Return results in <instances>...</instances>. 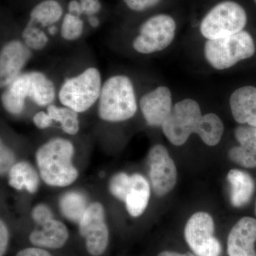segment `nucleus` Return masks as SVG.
Segmentation results:
<instances>
[{
	"label": "nucleus",
	"mask_w": 256,
	"mask_h": 256,
	"mask_svg": "<svg viewBox=\"0 0 256 256\" xmlns=\"http://www.w3.org/2000/svg\"><path fill=\"white\" fill-rule=\"evenodd\" d=\"M73 144L64 138H54L36 152V159L42 180L50 186H66L78 178L72 164Z\"/></svg>",
	"instance_id": "obj_1"
},
{
	"label": "nucleus",
	"mask_w": 256,
	"mask_h": 256,
	"mask_svg": "<svg viewBox=\"0 0 256 256\" xmlns=\"http://www.w3.org/2000/svg\"><path fill=\"white\" fill-rule=\"evenodd\" d=\"M137 110L136 92L129 77L117 74L104 82L98 101V114L101 120L110 122H124L132 118Z\"/></svg>",
	"instance_id": "obj_2"
},
{
	"label": "nucleus",
	"mask_w": 256,
	"mask_h": 256,
	"mask_svg": "<svg viewBox=\"0 0 256 256\" xmlns=\"http://www.w3.org/2000/svg\"><path fill=\"white\" fill-rule=\"evenodd\" d=\"M102 84L100 70L96 67H88L77 75L66 78L57 96L62 105L82 114L98 101Z\"/></svg>",
	"instance_id": "obj_3"
},
{
	"label": "nucleus",
	"mask_w": 256,
	"mask_h": 256,
	"mask_svg": "<svg viewBox=\"0 0 256 256\" xmlns=\"http://www.w3.org/2000/svg\"><path fill=\"white\" fill-rule=\"evenodd\" d=\"M255 52L252 35L244 30L224 38L208 40L204 46L207 62L217 70L230 68L240 60L250 58Z\"/></svg>",
	"instance_id": "obj_4"
},
{
	"label": "nucleus",
	"mask_w": 256,
	"mask_h": 256,
	"mask_svg": "<svg viewBox=\"0 0 256 256\" xmlns=\"http://www.w3.org/2000/svg\"><path fill=\"white\" fill-rule=\"evenodd\" d=\"M246 22V12L238 3L224 1L207 13L202 21L200 31L207 40H216L242 31Z\"/></svg>",
	"instance_id": "obj_5"
},
{
	"label": "nucleus",
	"mask_w": 256,
	"mask_h": 256,
	"mask_svg": "<svg viewBox=\"0 0 256 256\" xmlns=\"http://www.w3.org/2000/svg\"><path fill=\"white\" fill-rule=\"evenodd\" d=\"M202 121L203 116L198 102L192 99H184L175 104L162 128L172 144L181 146L192 134L200 133Z\"/></svg>",
	"instance_id": "obj_6"
},
{
	"label": "nucleus",
	"mask_w": 256,
	"mask_h": 256,
	"mask_svg": "<svg viewBox=\"0 0 256 256\" xmlns=\"http://www.w3.org/2000/svg\"><path fill=\"white\" fill-rule=\"evenodd\" d=\"M176 23L168 14L154 15L141 25L139 34L132 42L136 52L150 54L168 48L174 40Z\"/></svg>",
	"instance_id": "obj_7"
},
{
	"label": "nucleus",
	"mask_w": 256,
	"mask_h": 256,
	"mask_svg": "<svg viewBox=\"0 0 256 256\" xmlns=\"http://www.w3.org/2000/svg\"><path fill=\"white\" fill-rule=\"evenodd\" d=\"M184 237L196 256H220L222 254V246L214 236V222L206 212H197L190 217Z\"/></svg>",
	"instance_id": "obj_8"
},
{
	"label": "nucleus",
	"mask_w": 256,
	"mask_h": 256,
	"mask_svg": "<svg viewBox=\"0 0 256 256\" xmlns=\"http://www.w3.org/2000/svg\"><path fill=\"white\" fill-rule=\"evenodd\" d=\"M80 235L86 238V248L92 256L102 255L108 244V229L105 223V212L98 202L88 206L79 222Z\"/></svg>",
	"instance_id": "obj_9"
},
{
	"label": "nucleus",
	"mask_w": 256,
	"mask_h": 256,
	"mask_svg": "<svg viewBox=\"0 0 256 256\" xmlns=\"http://www.w3.org/2000/svg\"><path fill=\"white\" fill-rule=\"evenodd\" d=\"M150 176L154 193L162 196L174 188L178 180V171L166 148L156 144L148 154Z\"/></svg>",
	"instance_id": "obj_10"
},
{
	"label": "nucleus",
	"mask_w": 256,
	"mask_h": 256,
	"mask_svg": "<svg viewBox=\"0 0 256 256\" xmlns=\"http://www.w3.org/2000/svg\"><path fill=\"white\" fill-rule=\"evenodd\" d=\"M32 50L22 40H12L0 50V86L5 88L23 73L31 60Z\"/></svg>",
	"instance_id": "obj_11"
},
{
	"label": "nucleus",
	"mask_w": 256,
	"mask_h": 256,
	"mask_svg": "<svg viewBox=\"0 0 256 256\" xmlns=\"http://www.w3.org/2000/svg\"><path fill=\"white\" fill-rule=\"evenodd\" d=\"M140 107L149 126H162L172 110L171 92L166 86L156 88L141 98Z\"/></svg>",
	"instance_id": "obj_12"
},
{
	"label": "nucleus",
	"mask_w": 256,
	"mask_h": 256,
	"mask_svg": "<svg viewBox=\"0 0 256 256\" xmlns=\"http://www.w3.org/2000/svg\"><path fill=\"white\" fill-rule=\"evenodd\" d=\"M256 220L246 216L234 225L228 237L229 256H256Z\"/></svg>",
	"instance_id": "obj_13"
},
{
	"label": "nucleus",
	"mask_w": 256,
	"mask_h": 256,
	"mask_svg": "<svg viewBox=\"0 0 256 256\" xmlns=\"http://www.w3.org/2000/svg\"><path fill=\"white\" fill-rule=\"evenodd\" d=\"M234 120L240 124L256 127V88L246 86L237 89L230 98Z\"/></svg>",
	"instance_id": "obj_14"
},
{
	"label": "nucleus",
	"mask_w": 256,
	"mask_h": 256,
	"mask_svg": "<svg viewBox=\"0 0 256 256\" xmlns=\"http://www.w3.org/2000/svg\"><path fill=\"white\" fill-rule=\"evenodd\" d=\"M37 225L30 236V242L36 246L60 248L68 240V229L58 220L53 218Z\"/></svg>",
	"instance_id": "obj_15"
},
{
	"label": "nucleus",
	"mask_w": 256,
	"mask_h": 256,
	"mask_svg": "<svg viewBox=\"0 0 256 256\" xmlns=\"http://www.w3.org/2000/svg\"><path fill=\"white\" fill-rule=\"evenodd\" d=\"M25 73L28 82V99L42 107L53 104L58 94L54 82L40 70H30Z\"/></svg>",
	"instance_id": "obj_16"
},
{
	"label": "nucleus",
	"mask_w": 256,
	"mask_h": 256,
	"mask_svg": "<svg viewBox=\"0 0 256 256\" xmlns=\"http://www.w3.org/2000/svg\"><path fill=\"white\" fill-rule=\"evenodd\" d=\"M28 99V82L25 72L4 88L1 96L3 108L9 114L18 116L23 112Z\"/></svg>",
	"instance_id": "obj_17"
},
{
	"label": "nucleus",
	"mask_w": 256,
	"mask_h": 256,
	"mask_svg": "<svg viewBox=\"0 0 256 256\" xmlns=\"http://www.w3.org/2000/svg\"><path fill=\"white\" fill-rule=\"evenodd\" d=\"M150 188L146 178L139 174L130 176V184L126 196L128 213L133 217L140 216L148 206Z\"/></svg>",
	"instance_id": "obj_18"
},
{
	"label": "nucleus",
	"mask_w": 256,
	"mask_h": 256,
	"mask_svg": "<svg viewBox=\"0 0 256 256\" xmlns=\"http://www.w3.org/2000/svg\"><path fill=\"white\" fill-rule=\"evenodd\" d=\"M230 186V202L235 207L245 206L248 203L255 190L252 176L245 172L232 170L227 175Z\"/></svg>",
	"instance_id": "obj_19"
},
{
	"label": "nucleus",
	"mask_w": 256,
	"mask_h": 256,
	"mask_svg": "<svg viewBox=\"0 0 256 256\" xmlns=\"http://www.w3.org/2000/svg\"><path fill=\"white\" fill-rule=\"evenodd\" d=\"M64 9L57 0H42L37 3L30 13V21L41 28H50L64 18Z\"/></svg>",
	"instance_id": "obj_20"
},
{
	"label": "nucleus",
	"mask_w": 256,
	"mask_h": 256,
	"mask_svg": "<svg viewBox=\"0 0 256 256\" xmlns=\"http://www.w3.org/2000/svg\"><path fill=\"white\" fill-rule=\"evenodd\" d=\"M10 186L16 190L26 188L30 193H35L38 190V176L35 170L28 162H22L14 164L10 170Z\"/></svg>",
	"instance_id": "obj_21"
},
{
	"label": "nucleus",
	"mask_w": 256,
	"mask_h": 256,
	"mask_svg": "<svg viewBox=\"0 0 256 256\" xmlns=\"http://www.w3.org/2000/svg\"><path fill=\"white\" fill-rule=\"evenodd\" d=\"M46 112L50 118L60 124L62 130L70 136H75L79 131L78 114L69 108L60 107L50 104L47 106Z\"/></svg>",
	"instance_id": "obj_22"
},
{
	"label": "nucleus",
	"mask_w": 256,
	"mask_h": 256,
	"mask_svg": "<svg viewBox=\"0 0 256 256\" xmlns=\"http://www.w3.org/2000/svg\"><path fill=\"white\" fill-rule=\"evenodd\" d=\"M60 208L68 220L79 223L88 208L86 200L78 192H68L60 198Z\"/></svg>",
	"instance_id": "obj_23"
},
{
	"label": "nucleus",
	"mask_w": 256,
	"mask_h": 256,
	"mask_svg": "<svg viewBox=\"0 0 256 256\" xmlns=\"http://www.w3.org/2000/svg\"><path fill=\"white\" fill-rule=\"evenodd\" d=\"M224 124L217 114H207L203 116V121L198 136L208 146L218 144L223 136Z\"/></svg>",
	"instance_id": "obj_24"
},
{
	"label": "nucleus",
	"mask_w": 256,
	"mask_h": 256,
	"mask_svg": "<svg viewBox=\"0 0 256 256\" xmlns=\"http://www.w3.org/2000/svg\"><path fill=\"white\" fill-rule=\"evenodd\" d=\"M22 40L32 52H40L46 48L50 42L48 35L41 26L28 21L22 32Z\"/></svg>",
	"instance_id": "obj_25"
},
{
	"label": "nucleus",
	"mask_w": 256,
	"mask_h": 256,
	"mask_svg": "<svg viewBox=\"0 0 256 256\" xmlns=\"http://www.w3.org/2000/svg\"><path fill=\"white\" fill-rule=\"evenodd\" d=\"M84 32V22L80 16L66 13L62 18L60 34L67 42H74L82 37Z\"/></svg>",
	"instance_id": "obj_26"
},
{
	"label": "nucleus",
	"mask_w": 256,
	"mask_h": 256,
	"mask_svg": "<svg viewBox=\"0 0 256 256\" xmlns=\"http://www.w3.org/2000/svg\"><path fill=\"white\" fill-rule=\"evenodd\" d=\"M229 159L246 168H256V150L242 146H234L228 152Z\"/></svg>",
	"instance_id": "obj_27"
},
{
	"label": "nucleus",
	"mask_w": 256,
	"mask_h": 256,
	"mask_svg": "<svg viewBox=\"0 0 256 256\" xmlns=\"http://www.w3.org/2000/svg\"><path fill=\"white\" fill-rule=\"evenodd\" d=\"M130 184V176L126 173H118L114 175L111 180L110 190L112 194L116 198L126 202L128 190Z\"/></svg>",
	"instance_id": "obj_28"
},
{
	"label": "nucleus",
	"mask_w": 256,
	"mask_h": 256,
	"mask_svg": "<svg viewBox=\"0 0 256 256\" xmlns=\"http://www.w3.org/2000/svg\"><path fill=\"white\" fill-rule=\"evenodd\" d=\"M235 136L240 146L256 150V127L239 126L235 130Z\"/></svg>",
	"instance_id": "obj_29"
},
{
	"label": "nucleus",
	"mask_w": 256,
	"mask_h": 256,
	"mask_svg": "<svg viewBox=\"0 0 256 256\" xmlns=\"http://www.w3.org/2000/svg\"><path fill=\"white\" fill-rule=\"evenodd\" d=\"M130 10L134 12H142L153 8L161 0H122Z\"/></svg>",
	"instance_id": "obj_30"
},
{
	"label": "nucleus",
	"mask_w": 256,
	"mask_h": 256,
	"mask_svg": "<svg viewBox=\"0 0 256 256\" xmlns=\"http://www.w3.org/2000/svg\"><path fill=\"white\" fill-rule=\"evenodd\" d=\"M32 216L37 224L45 223L53 220V214L46 205H38L34 208L32 212Z\"/></svg>",
	"instance_id": "obj_31"
},
{
	"label": "nucleus",
	"mask_w": 256,
	"mask_h": 256,
	"mask_svg": "<svg viewBox=\"0 0 256 256\" xmlns=\"http://www.w3.org/2000/svg\"><path fill=\"white\" fill-rule=\"evenodd\" d=\"M14 156L9 148L1 142V174H5L14 165Z\"/></svg>",
	"instance_id": "obj_32"
},
{
	"label": "nucleus",
	"mask_w": 256,
	"mask_h": 256,
	"mask_svg": "<svg viewBox=\"0 0 256 256\" xmlns=\"http://www.w3.org/2000/svg\"><path fill=\"white\" fill-rule=\"evenodd\" d=\"M82 14L88 16H96L100 12L102 4L100 0H79Z\"/></svg>",
	"instance_id": "obj_33"
},
{
	"label": "nucleus",
	"mask_w": 256,
	"mask_h": 256,
	"mask_svg": "<svg viewBox=\"0 0 256 256\" xmlns=\"http://www.w3.org/2000/svg\"><path fill=\"white\" fill-rule=\"evenodd\" d=\"M33 122L38 129H46L50 128L53 124L54 120L48 114L44 111H38L34 116Z\"/></svg>",
	"instance_id": "obj_34"
},
{
	"label": "nucleus",
	"mask_w": 256,
	"mask_h": 256,
	"mask_svg": "<svg viewBox=\"0 0 256 256\" xmlns=\"http://www.w3.org/2000/svg\"><path fill=\"white\" fill-rule=\"evenodd\" d=\"M9 234L6 226L2 220L0 223V256H3L8 248Z\"/></svg>",
	"instance_id": "obj_35"
},
{
	"label": "nucleus",
	"mask_w": 256,
	"mask_h": 256,
	"mask_svg": "<svg viewBox=\"0 0 256 256\" xmlns=\"http://www.w3.org/2000/svg\"><path fill=\"white\" fill-rule=\"evenodd\" d=\"M16 256H52L50 252L37 248H28L20 250Z\"/></svg>",
	"instance_id": "obj_36"
},
{
	"label": "nucleus",
	"mask_w": 256,
	"mask_h": 256,
	"mask_svg": "<svg viewBox=\"0 0 256 256\" xmlns=\"http://www.w3.org/2000/svg\"><path fill=\"white\" fill-rule=\"evenodd\" d=\"M68 11L69 13L80 16L84 14L79 0H70L68 4Z\"/></svg>",
	"instance_id": "obj_37"
},
{
	"label": "nucleus",
	"mask_w": 256,
	"mask_h": 256,
	"mask_svg": "<svg viewBox=\"0 0 256 256\" xmlns=\"http://www.w3.org/2000/svg\"><path fill=\"white\" fill-rule=\"evenodd\" d=\"M158 256H196L191 254V252H186V254H178V252H160Z\"/></svg>",
	"instance_id": "obj_38"
},
{
	"label": "nucleus",
	"mask_w": 256,
	"mask_h": 256,
	"mask_svg": "<svg viewBox=\"0 0 256 256\" xmlns=\"http://www.w3.org/2000/svg\"><path fill=\"white\" fill-rule=\"evenodd\" d=\"M88 23L92 28H96L100 24V21L96 16H88Z\"/></svg>",
	"instance_id": "obj_39"
},
{
	"label": "nucleus",
	"mask_w": 256,
	"mask_h": 256,
	"mask_svg": "<svg viewBox=\"0 0 256 256\" xmlns=\"http://www.w3.org/2000/svg\"><path fill=\"white\" fill-rule=\"evenodd\" d=\"M47 31H48V35H50V36H55L58 31V28L56 25H52V26L47 28Z\"/></svg>",
	"instance_id": "obj_40"
},
{
	"label": "nucleus",
	"mask_w": 256,
	"mask_h": 256,
	"mask_svg": "<svg viewBox=\"0 0 256 256\" xmlns=\"http://www.w3.org/2000/svg\"><path fill=\"white\" fill-rule=\"evenodd\" d=\"M255 214L256 215V205H255Z\"/></svg>",
	"instance_id": "obj_41"
},
{
	"label": "nucleus",
	"mask_w": 256,
	"mask_h": 256,
	"mask_svg": "<svg viewBox=\"0 0 256 256\" xmlns=\"http://www.w3.org/2000/svg\"><path fill=\"white\" fill-rule=\"evenodd\" d=\"M254 2H255L256 4V0H254Z\"/></svg>",
	"instance_id": "obj_42"
}]
</instances>
